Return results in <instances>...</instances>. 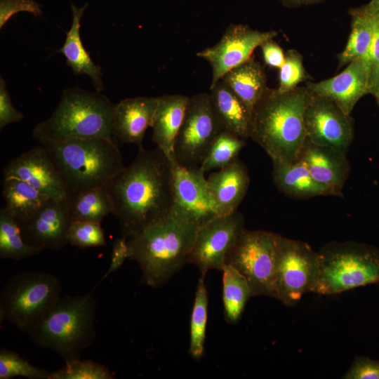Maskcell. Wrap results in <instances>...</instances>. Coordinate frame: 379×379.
<instances>
[{"mask_svg":"<svg viewBox=\"0 0 379 379\" xmlns=\"http://www.w3.org/2000/svg\"><path fill=\"white\" fill-rule=\"evenodd\" d=\"M209 93L223 130L249 138L251 114L239 98L222 80L211 86Z\"/></svg>","mask_w":379,"mask_h":379,"instance_id":"484cf974","label":"cell"},{"mask_svg":"<svg viewBox=\"0 0 379 379\" xmlns=\"http://www.w3.org/2000/svg\"><path fill=\"white\" fill-rule=\"evenodd\" d=\"M20 11H27L35 16L42 13L40 5L34 0H0V29Z\"/></svg>","mask_w":379,"mask_h":379,"instance_id":"f35d334b","label":"cell"},{"mask_svg":"<svg viewBox=\"0 0 379 379\" xmlns=\"http://www.w3.org/2000/svg\"><path fill=\"white\" fill-rule=\"evenodd\" d=\"M114 375L102 364L80 359L51 372L48 379H113Z\"/></svg>","mask_w":379,"mask_h":379,"instance_id":"e575fe53","label":"cell"},{"mask_svg":"<svg viewBox=\"0 0 379 379\" xmlns=\"http://www.w3.org/2000/svg\"><path fill=\"white\" fill-rule=\"evenodd\" d=\"M96 301L91 293L60 296L28 334L38 346L65 362L80 359L95 338Z\"/></svg>","mask_w":379,"mask_h":379,"instance_id":"5b68a950","label":"cell"},{"mask_svg":"<svg viewBox=\"0 0 379 379\" xmlns=\"http://www.w3.org/2000/svg\"><path fill=\"white\" fill-rule=\"evenodd\" d=\"M173 204L171 213L197 227L218 215L205 172L180 165L173 157Z\"/></svg>","mask_w":379,"mask_h":379,"instance_id":"4fadbf2b","label":"cell"},{"mask_svg":"<svg viewBox=\"0 0 379 379\" xmlns=\"http://www.w3.org/2000/svg\"><path fill=\"white\" fill-rule=\"evenodd\" d=\"M158 97H137L121 100L115 105L113 138L118 142L142 147L147 129L152 127Z\"/></svg>","mask_w":379,"mask_h":379,"instance_id":"d6986e66","label":"cell"},{"mask_svg":"<svg viewBox=\"0 0 379 379\" xmlns=\"http://www.w3.org/2000/svg\"><path fill=\"white\" fill-rule=\"evenodd\" d=\"M190 97L175 94L158 97L152 128V141L171 159L176 138L183 123Z\"/></svg>","mask_w":379,"mask_h":379,"instance_id":"7402d4cb","label":"cell"},{"mask_svg":"<svg viewBox=\"0 0 379 379\" xmlns=\"http://www.w3.org/2000/svg\"><path fill=\"white\" fill-rule=\"evenodd\" d=\"M2 197L5 202L4 208L18 224L29 219L53 199L27 182L13 177H4Z\"/></svg>","mask_w":379,"mask_h":379,"instance_id":"4316f807","label":"cell"},{"mask_svg":"<svg viewBox=\"0 0 379 379\" xmlns=\"http://www.w3.org/2000/svg\"><path fill=\"white\" fill-rule=\"evenodd\" d=\"M371 93L374 95V96L375 97L377 101L379 103V78L376 81V82H375V84Z\"/></svg>","mask_w":379,"mask_h":379,"instance_id":"f6af8a7d","label":"cell"},{"mask_svg":"<svg viewBox=\"0 0 379 379\" xmlns=\"http://www.w3.org/2000/svg\"><path fill=\"white\" fill-rule=\"evenodd\" d=\"M277 35L275 30L260 31L241 24L227 27L218 43L197 53V56L205 60L211 67V86L227 72L248 60L258 46Z\"/></svg>","mask_w":379,"mask_h":379,"instance_id":"5bb4252c","label":"cell"},{"mask_svg":"<svg viewBox=\"0 0 379 379\" xmlns=\"http://www.w3.org/2000/svg\"><path fill=\"white\" fill-rule=\"evenodd\" d=\"M321 0H302V4H312L319 2Z\"/></svg>","mask_w":379,"mask_h":379,"instance_id":"7dc6e473","label":"cell"},{"mask_svg":"<svg viewBox=\"0 0 379 379\" xmlns=\"http://www.w3.org/2000/svg\"><path fill=\"white\" fill-rule=\"evenodd\" d=\"M319 270V253L308 244L277 235L275 298L296 305L305 293H314Z\"/></svg>","mask_w":379,"mask_h":379,"instance_id":"30bf717a","label":"cell"},{"mask_svg":"<svg viewBox=\"0 0 379 379\" xmlns=\"http://www.w3.org/2000/svg\"><path fill=\"white\" fill-rule=\"evenodd\" d=\"M24 114L14 107L6 88L4 79L0 77V129L7 125L20 122Z\"/></svg>","mask_w":379,"mask_h":379,"instance_id":"60d3db41","label":"cell"},{"mask_svg":"<svg viewBox=\"0 0 379 379\" xmlns=\"http://www.w3.org/2000/svg\"><path fill=\"white\" fill-rule=\"evenodd\" d=\"M351 33L345 49L338 55L339 67L352 61L364 59L370 50L373 36L371 14L364 7L352 10Z\"/></svg>","mask_w":379,"mask_h":379,"instance_id":"f1b7e54d","label":"cell"},{"mask_svg":"<svg viewBox=\"0 0 379 379\" xmlns=\"http://www.w3.org/2000/svg\"><path fill=\"white\" fill-rule=\"evenodd\" d=\"M286 4L290 6H298L302 4V0H282Z\"/></svg>","mask_w":379,"mask_h":379,"instance_id":"bcb514c9","label":"cell"},{"mask_svg":"<svg viewBox=\"0 0 379 379\" xmlns=\"http://www.w3.org/2000/svg\"><path fill=\"white\" fill-rule=\"evenodd\" d=\"M313 93L307 86L281 92L267 88L251 117L249 138L272 161L298 159L307 141L304 115Z\"/></svg>","mask_w":379,"mask_h":379,"instance_id":"7a4b0ae2","label":"cell"},{"mask_svg":"<svg viewBox=\"0 0 379 379\" xmlns=\"http://www.w3.org/2000/svg\"><path fill=\"white\" fill-rule=\"evenodd\" d=\"M71 6L73 13L72 25L67 32L64 44L57 52L65 56L67 65L74 74H86L91 78L95 91L101 92L104 90L101 67L94 63L80 36L81 19L87 4L77 7L72 4Z\"/></svg>","mask_w":379,"mask_h":379,"instance_id":"cb8c5ba5","label":"cell"},{"mask_svg":"<svg viewBox=\"0 0 379 379\" xmlns=\"http://www.w3.org/2000/svg\"><path fill=\"white\" fill-rule=\"evenodd\" d=\"M304 122L310 142L346 154L354 138V121L332 100L313 93Z\"/></svg>","mask_w":379,"mask_h":379,"instance_id":"9a60e30c","label":"cell"},{"mask_svg":"<svg viewBox=\"0 0 379 379\" xmlns=\"http://www.w3.org/2000/svg\"><path fill=\"white\" fill-rule=\"evenodd\" d=\"M129 257V249L127 239L121 237L116 239L112 245L111 260L109 268L105 273L102 281L108 277L111 273L119 270Z\"/></svg>","mask_w":379,"mask_h":379,"instance_id":"b9f144b4","label":"cell"},{"mask_svg":"<svg viewBox=\"0 0 379 379\" xmlns=\"http://www.w3.org/2000/svg\"><path fill=\"white\" fill-rule=\"evenodd\" d=\"M343 378L379 379V361L364 356H357Z\"/></svg>","mask_w":379,"mask_h":379,"instance_id":"ab89813d","label":"cell"},{"mask_svg":"<svg viewBox=\"0 0 379 379\" xmlns=\"http://www.w3.org/2000/svg\"><path fill=\"white\" fill-rule=\"evenodd\" d=\"M67 239L68 244L80 248L106 246L100 223L93 221H72L67 232Z\"/></svg>","mask_w":379,"mask_h":379,"instance_id":"d590c367","label":"cell"},{"mask_svg":"<svg viewBox=\"0 0 379 379\" xmlns=\"http://www.w3.org/2000/svg\"><path fill=\"white\" fill-rule=\"evenodd\" d=\"M364 8L371 13L379 12V0H371Z\"/></svg>","mask_w":379,"mask_h":379,"instance_id":"ee69618b","label":"cell"},{"mask_svg":"<svg viewBox=\"0 0 379 379\" xmlns=\"http://www.w3.org/2000/svg\"><path fill=\"white\" fill-rule=\"evenodd\" d=\"M204 277L199 279L190 322V341L189 352L196 359L204 352L208 314V297Z\"/></svg>","mask_w":379,"mask_h":379,"instance_id":"1f68e13d","label":"cell"},{"mask_svg":"<svg viewBox=\"0 0 379 379\" xmlns=\"http://www.w3.org/2000/svg\"><path fill=\"white\" fill-rule=\"evenodd\" d=\"M265 63L272 67L280 68L284 62L285 55L281 48L271 39L260 45Z\"/></svg>","mask_w":379,"mask_h":379,"instance_id":"7bdbcfd3","label":"cell"},{"mask_svg":"<svg viewBox=\"0 0 379 379\" xmlns=\"http://www.w3.org/2000/svg\"><path fill=\"white\" fill-rule=\"evenodd\" d=\"M241 213L218 215L198 228L187 263L195 265L205 276L211 270H222L227 255L244 230Z\"/></svg>","mask_w":379,"mask_h":379,"instance_id":"7c38bea8","label":"cell"},{"mask_svg":"<svg viewBox=\"0 0 379 379\" xmlns=\"http://www.w3.org/2000/svg\"><path fill=\"white\" fill-rule=\"evenodd\" d=\"M66 201L72 221L101 223L105 217L113 213L112 201L107 186H97L67 194Z\"/></svg>","mask_w":379,"mask_h":379,"instance_id":"83f0119b","label":"cell"},{"mask_svg":"<svg viewBox=\"0 0 379 379\" xmlns=\"http://www.w3.org/2000/svg\"><path fill=\"white\" fill-rule=\"evenodd\" d=\"M44 146L65 184L67 194L107 186L124 168L114 140L105 138L36 140Z\"/></svg>","mask_w":379,"mask_h":379,"instance_id":"277c9868","label":"cell"},{"mask_svg":"<svg viewBox=\"0 0 379 379\" xmlns=\"http://www.w3.org/2000/svg\"><path fill=\"white\" fill-rule=\"evenodd\" d=\"M245 145L244 138L222 130L211 143L200 168L205 173L220 168L237 159Z\"/></svg>","mask_w":379,"mask_h":379,"instance_id":"d6a6232c","label":"cell"},{"mask_svg":"<svg viewBox=\"0 0 379 379\" xmlns=\"http://www.w3.org/2000/svg\"><path fill=\"white\" fill-rule=\"evenodd\" d=\"M3 173L4 177L25 181L53 199H62L67 196L62 175L45 147L41 145L11 159Z\"/></svg>","mask_w":379,"mask_h":379,"instance_id":"2e32d148","label":"cell"},{"mask_svg":"<svg viewBox=\"0 0 379 379\" xmlns=\"http://www.w3.org/2000/svg\"><path fill=\"white\" fill-rule=\"evenodd\" d=\"M62 286L55 275L24 272L13 275L0 293V320L30 333L46 312L61 296Z\"/></svg>","mask_w":379,"mask_h":379,"instance_id":"ba28073f","label":"cell"},{"mask_svg":"<svg viewBox=\"0 0 379 379\" xmlns=\"http://www.w3.org/2000/svg\"><path fill=\"white\" fill-rule=\"evenodd\" d=\"M369 13L372 15L373 22V36L369 52L367 56L362 59L367 68L371 93L379 78V12Z\"/></svg>","mask_w":379,"mask_h":379,"instance_id":"74e56055","label":"cell"},{"mask_svg":"<svg viewBox=\"0 0 379 379\" xmlns=\"http://www.w3.org/2000/svg\"><path fill=\"white\" fill-rule=\"evenodd\" d=\"M272 161L274 183L285 195L295 199L335 196L333 190L314 180L306 164L300 158L291 163Z\"/></svg>","mask_w":379,"mask_h":379,"instance_id":"603a6c76","label":"cell"},{"mask_svg":"<svg viewBox=\"0 0 379 379\" xmlns=\"http://www.w3.org/2000/svg\"><path fill=\"white\" fill-rule=\"evenodd\" d=\"M222 80L243 102L251 114L267 89L263 67L251 58L227 72Z\"/></svg>","mask_w":379,"mask_h":379,"instance_id":"d4e9b609","label":"cell"},{"mask_svg":"<svg viewBox=\"0 0 379 379\" xmlns=\"http://www.w3.org/2000/svg\"><path fill=\"white\" fill-rule=\"evenodd\" d=\"M307 77L302 55L295 50H288L285 55L284 62L279 68V86L277 89L281 92L290 91Z\"/></svg>","mask_w":379,"mask_h":379,"instance_id":"8d00e7d4","label":"cell"},{"mask_svg":"<svg viewBox=\"0 0 379 379\" xmlns=\"http://www.w3.org/2000/svg\"><path fill=\"white\" fill-rule=\"evenodd\" d=\"M51 372L34 366L17 352L2 348L0 351V379L20 376L29 379H48Z\"/></svg>","mask_w":379,"mask_h":379,"instance_id":"836d02e7","label":"cell"},{"mask_svg":"<svg viewBox=\"0 0 379 379\" xmlns=\"http://www.w3.org/2000/svg\"><path fill=\"white\" fill-rule=\"evenodd\" d=\"M24 240L17 220L4 208L0 210V258L19 260L42 252Z\"/></svg>","mask_w":379,"mask_h":379,"instance_id":"4dcf8cb0","label":"cell"},{"mask_svg":"<svg viewBox=\"0 0 379 379\" xmlns=\"http://www.w3.org/2000/svg\"><path fill=\"white\" fill-rule=\"evenodd\" d=\"M72 222L66 198L50 199L33 216L19 225L28 245L42 250H58L68 244L67 232Z\"/></svg>","mask_w":379,"mask_h":379,"instance_id":"e0dca14e","label":"cell"},{"mask_svg":"<svg viewBox=\"0 0 379 379\" xmlns=\"http://www.w3.org/2000/svg\"><path fill=\"white\" fill-rule=\"evenodd\" d=\"M249 182L248 170L238 157L209 175L207 178L208 187L218 215L237 211L246 194Z\"/></svg>","mask_w":379,"mask_h":379,"instance_id":"44dd1931","label":"cell"},{"mask_svg":"<svg viewBox=\"0 0 379 379\" xmlns=\"http://www.w3.org/2000/svg\"><path fill=\"white\" fill-rule=\"evenodd\" d=\"M300 158L316 182L333 190L335 196L342 195L350 171L345 153L315 145L307 139Z\"/></svg>","mask_w":379,"mask_h":379,"instance_id":"ffe728a7","label":"cell"},{"mask_svg":"<svg viewBox=\"0 0 379 379\" xmlns=\"http://www.w3.org/2000/svg\"><path fill=\"white\" fill-rule=\"evenodd\" d=\"M223 128L209 93L190 97L185 117L173 149L175 160L186 167H200L218 134Z\"/></svg>","mask_w":379,"mask_h":379,"instance_id":"8fae6325","label":"cell"},{"mask_svg":"<svg viewBox=\"0 0 379 379\" xmlns=\"http://www.w3.org/2000/svg\"><path fill=\"white\" fill-rule=\"evenodd\" d=\"M306 86L314 94L332 100L345 114L350 115L357 101L370 93L368 74L362 58L350 62L340 74Z\"/></svg>","mask_w":379,"mask_h":379,"instance_id":"ac0fdd59","label":"cell"},{"mask_svg":"<svg viewBox=\"0 0 379 379\" xmlns=\"http://www.w3.org/2000/svg\"><path fill=\"white\" fill-rule=\"evenodd\" d=\"M277 234L244 230L229 251L225 265L247 281L252 296L275 298Z\"/></svg>","mask_w":379,"mask_h":379,"instance_id":"9c48e42d","label":"cell"},{"mask_svg":"<svg viewBox=\"0 0 379 379\" xmlns=\"http://www.w3.org/2000/svg\"><path fill=\"white\" fill-rule=\"evenodd\" d=\"M114 109L115 105L100 92L78 87L67 88L50 117L34 128L33 138L52 140H114Z\"/></svg>","mask_w":379,"mask_h":379,"instance_id":"8992f818","label":"cell"},{"mask_svg":"<svg viewBox=\"0 0 379 379\" xmlns=\"http://www.w3.org/2000/svg\"><path fill=\"white\" fill-rule=\"evenodd\" d=\"M222 300L225 319L229 323L239 320L246 302L252 296L246 279L237 270L225 265L222 270Z\"/></svg>","mask_w":379,"mask_h":379,"instance_id":"f546056e","label":"cell"},{"mask_svg":"<svg viewBox=\"0 0 379 379\" xmlns=\"http://www.w3.org/2000/svg\"><path fill=\"white\" fill-rule=\"evenodd\" d=\"M199 227L170 213L127 239L128 259L138 262L143 283L161 286L181 270L187 263Z\"/></svg>","mask_w":379,"mask_h":379,"instance_id":"3957f363","label":"cell"},{"mask_svg":"<svg viewBox=\"0 0 379 379\" xmlns=\"http://www.w3.org/2000/svg\"><path fill=\"white\" fill-rule=\"evenodd\" d=\"M121 234L127 239L166 217L173 204V168L159 149L138 147L133 161L107 185Z\"/></svg>","mask_w":379,"mask_h":379,"instance_id":"6da1fadb","label":"cell"},{"mask_svg":"<svg viewBox=\"0 0 379 379\" xmlns=\"http://www.w3.org/2000/svg\"><path fill=\"white\" fill-rule=\"evenodd\" d=\"M318 253L316 293L333 295L379 283V252L375 248L352 241L331 242Z\"/></svg>","mask_w":379,"mask_h":379,"instance_id":"52a82bcc","label":"cell"}]
</instances>
